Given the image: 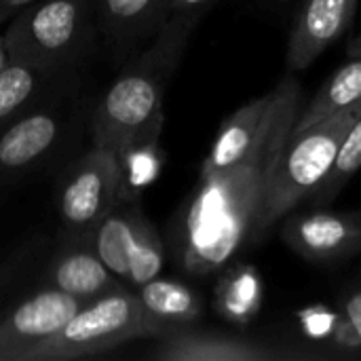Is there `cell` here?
<instances>
[{
  "mask_svg": "<svg viewBox=\"0 0 361 361\" xmlns=\"http://www.w3.org/2000/svg\"><path fill=\"white\" fill-rule=\"evenodd\" d=\"M302 108L298 80L288 74L267 125L245 159L199 186L178 226V260L195 277L224 269L239 252L264 239L262 216L277 161Z\"/></svg>",
  "mask_w": 361,
  "mask_h": 361,
  "instance_id": "cell-1",
  "label": "cell"
},
{
  "mask_svg": "<svg viewBox=\"0 0 361 361\" xmlns=\"http://www.w3.org/2000/svg\"><path fill=\"white\" fill-rule=\"evenodd\" d=\"M201 19L171 15L99 95L91 114L95 146L116 152L135 133L163 125V99Z\"/></svg>",
  "mask_w": 361,
  "mask_h": 361,
  "instance_id": "cell-2",
  "label": "cell"
},
{
  "mask_svg": "<svg viewBox=\"0 0 361 361\" xmlns=\"http://www.w3.org/2000/svg\"><path fill=\"white\" fill-rule=\"evenodd\" d=\"M11 59L78 70L95 36L93 0H34L11 15L2 32Z\"/></svg>",
  "mask_w": 361,
  "mask_h": 361,
  "instance_id": "cell-3",
  "label": "cell"
},
{
  "mask_svg": "<svg viewBox=\"0 0 361 361\" xmlns=\"http://www.w3.org/2000/svg\"><path fill=\"white\" fill-rule=\"evenodd\" d=\"M360 112L361 104L307 129H292L269 188L262 216L264 237L279 224V220L296 212L300 203L313 199L332 171L341 144Z\"/></svg>",
  "mask_w": 361,
  "mask_h": 361,
  "instance_id": "cell-4",
  "label": "cell"
},
{
  "mask_svg": "<svg viewBox=\"0 0 361 361\" xmlns=\"http://www.w3.org/2000/svg\"><path fill=\"white\" fill-rule=\"evenodd\" d=\"M135 338H146L142 309L135 288L121 283L82 302L66 326L30 355V361L80 360L118 349Z\"/></svg>",
  "mask_w": 361,
  "mask_h": 361,
  "instance_id": "cell-5",
  "label": "cell"
},
{
  "mask_svg": "<svg viewBox=\"0 0 361 361\" xmlns=\"http://www.w3.org/2000/svg\"><path fill=\"white\" fill-rule=\"evenodd\" d=\"M78 82L49 95L0 127V184H17L44 167L74 125Z\"/></svg>",
  "mask_w": 361,
  "mask_h": 361,
  "instance_id": "cell-6",
  "label": "cell"
},
{
  "mask_svg": "<svg viewBox=\"0 0 361 361\" xmlns=\"http://www.w3.org/2000/svg\"><path fill=\"white\" fill-rule=\"evenodd\" d=\"M89 237L110 273L131 288L159 277L163 271L165 243L137 201L121 199Z\"/></svg>",
  "mask_w": 361,
  "mask_h": 361,
  "instance_id": "cell-7",
  "label": "cell"
},
{
  "mask_svg": "<svg viewBox=\"0 0 361 361\" xmlns=\"http://www.w3.org/2000/svg\"><path fill=\"white\" fill-rule=\"evenodd\" d=\"M121 201V167L112 150L91 144L57 186V214L63 237L89 235Z\"/></svg>",
  "mask_w": 361,
  "mask_h": 361,
  "instance_id": "cell-8",
  "label": "cell"
},
{
  "mask_svg": "<svg viewBox=\"0 0 361 361\" xmlns=\"http://www.w3.org/2000/svg\"><path fill=\"white\" fill-rule=\"evenodd\" d=\"M152 360L159 361H309L328 357L324 351L294 349L241 334L195 326L154 338Z\"/></svg>",
  "mask_w": 361,
  "mask_h": 361,
  "instance_id": "cell-9",
  "label": "cell"
},
{
  "mask_svg": "<svg viewBox=\"0 0 361 361\" xmlns=\"http://www.w3.org/2000/svg\"><path fill=\"white\" fill-rule=\"evenodd\" d=\"M80 305L82 300L51 286L23 298L0 317V361H30V355L55 336Z\"/></svg>",
  "mask_w": 361,
  "mask_h": 361,
  "instance_id": "cell-10",
  "label": "cell"
},
{
  "mask_svg": "<svg viewBox=\"0 0 361 361\" xmlns=\"http://www.w3.org/2000/svg\"><path fill=\"white\" fill-rule=\"evenodd\" d=\"M281 241L309 262H338L361 252V209L332 212L315 207L288 214Z\"/></svg>",
  "mask_w": 361,
  "mask_h": 361,
  "instance_id": "cell-11",
  "label": "cell"
},
{
  "mask_svg": "<svg viewBox=\"0 0 361 361\" xmlns=\"http://www.w3.org/2000/svg\"><path fill=\"white\" fill-rule=\"evenodd\" d=\"M360 0H300L288 40L290 72L307 70L351 27Z\"/></svg>",
  "mask_w": 361,
  "mask_h": 361,
  "instance_id": "cell-12",
  "label": "cell"
},
{
  "mask_svg": "<svg viewBox=\"0 0 361 361\" xmlns=\"http://www.w3.org/2000/svg\"><path fill=\"white\" fill-rule=\"evenodd\" d=\"M97 34L125 61L140 51L167 21L169 0H93Z\"/></svg>",
  "mask_w": 361,
  "mask_h": 361,
  "instance_id": "cell-13",
  "label": "cell"
},
{
  "mask_svg": "<svg viewBox=\"0 0 361 361\" xmlns=\"http://www.w3.org/2000/svg\"><path fill=\"white\" fill-rule=\"evenodd\" d=\"M42 281L44 286L66 292L82 302L93 300L123 283L97 256L89 235L63 237L47 264Z\"/></svg>",
  "mask_w": 361,
  "mask_h": 361,
  "instance_id": "cell-14",
  "label": "cell"
},
{
  "mask_svg": "<svg viewBox=\"0 0 361 361\" xmlns=\"http://www.w3.org/2000/svg\"><path fill=\"white\" fill-rule=\"evenodd\" d=\"M146 338H161L199 324L205 313L203 296L188 283L171 277H154L135 288Z\"/></svg>",
  "mask_w": 361,
  "mask_h": 361,
  "instance_id": "cell-15",
  "label": "cell"
},
{
  "mask_svg": "<svg viewBox=\"0 0 361 361\" xmlns=\"http://www.w3.org/2000/svg\"><path fill=\"white\" fill-rule=\"evenodd\" d=\"M275 97H277V87H273L269 93H262L245 102L222 123L201 165V180L224 173L226 169H231L233 165H237L241 159L250 154V150L256 146L267 125Z\"/></svg>",
  "mask_w": 361,
  "mask_h": 361,
  "instance_id": "cell-16",
  "label": "cell"
},
{
  "mask_svg": "<svg viewBox=\"0 0 361 361\" xmlns=\"http://www.w3.org/2000/svg\"><path fill=\"white\" fill-rule=\"evenodd\" d=\"M74 82H78V70H59L11 59L0 72V127Z\"/></svg>",
  "mask_w": 361,
  "mask_h": 361,
  "instance_id": "cell-17",
  "label": "cell"
},
{
  "mask_svg": "<svg viewBox=\"0 0 361 361\" xmlns=\"http://www.w3.org/2000/svg\"><path fill=\"white\" fill-rule=\"evenodd\" d=\"M264 302V281L256 267L245 262L226 264L216 290L214 309L233 326H247L256 319Z\"/></svg>",
  "mask_w": 361,
  "mask_h": 361,
  "instance_id": "cell-18",
  "label": "cell"
},
{
  "mask_svg": "<svg viewBox=\"0 0 361 361\" xmlns=\"http://www.w3.org/2000/svg\"><path fill=\"white\" fill-rule=\"evenodd\" d=\"M161 131L163 125L144 129L114 152L121 167V199L137 201V197L159 178L163 169V152L159 146Z\"/></svg>",
  "mask_w": 361,
  "mask_h": 361,
  "instance_id": "cell-19",
  "label": "cell"
},
{
  "mask_svg": "<svg viewBox=\"0 0 361 361\" xmlns=\"http://www.w3.org/2000/svg\"><path fill=\"white\" fill-rule=\"evenodd\" d=\"M349 59L317 89L307 106L300 108L294 129H307L319 121L336 116L361 104V55H347Z\"/></svg>",
  "mask_w": 361,
  "mask_h": 361,
  "instance_id": "cell-20",
  "label": "cell"
},
{
  "mask_svg": "<svg viewBox=\"0 0 361 361\" xmlns=\"http://www.w3.org/2000/svg\"><path fill=\"white\" fill-rule=\"evenodd\" d=\"M361 169V112L360 116L353 121V125L349 127L338 157L334 161L332 171L328 173V178L322 182V186L317 188V192L313 195L311 203L313 207H324L330 205L341 192L343 188L351 182V178Z\"/></svg>",
  "mask_w": 361,
  "mask_h": 361,
  "instance_id": "cell-21",
  "label": "cell"
},
{
  "mask_svg": "<svg viewBox=\"0 0 361 361\" xmlns=\"http://www.w3.org/2000/svg\"><path fill=\"white\" fill-rule=\"evenodd\" d=\"M328 345L347 353L361 349V288L338 309L336 326Z\"/></svg>",
  "mask_w": 361,
  "mask_h": 361,
  "instance_id": "cell-22",
  "label": "cell"
},
{
  "mask_svg": "<svg viewBox=\"0 0 361 361\" xmlns=\"http://www.w3.org/2000/svg\"><path fill=\"white\" fill-rule=\"evenodd\" d=\"M336 317H338V311H332L328 307H309L298 313L300 330L311 341H322V343L330 341L334 326H336Z\"/></svg>",
  "mask_w": 361,
  "mask_h": 361,
  "instance_id": "cell-23",
  "label": "cell"
},
{
  "mask_svg": "<svg viewBox=\"0 0 361 361\" xmlns=\"http://www.w3.org/2000/svg\"><path fill=\"white\" fill-rule=\"evenodd\" d=\"M216 0H169V17H197L203 19Z\"/></svg>",
  "mask_w": 361,
  "mask_h": 361,
  "instance_id": "cell-24",
  "label": "cell"
},
{
  "mask_svg": "<svg viewBox=\"0 0 361 361\" xmlns=\"http://www.w3.org/2000/svg\"><path fill=\"white\" fill-rule=\"evenodd\" d=\"M30 2H34V0H0V13L8 15V19H11V15L15 11H19L21 6H25Z\"/></svg>",
  "mask_w": 361,
  "mask_h": 361,
  "instance_id": "cell-25",
  "label": "cell"
},
{
  "mask_svg": "<svg viewBox=\"0 0 361 361\" xmlns=\"http://www.w3.org/2000/svg\"><path fill=\"white\" fill-rule=\"evenodd\" d=\"M19 260H21V258L17 256V258H13V260H11L8 264H4V267L0 269V286H2L4 281H8V279H11V277L15 275V267L19 264Z\"/></svg>",
  "mask_w": 361,
  "mask_h": 361,
  "instance_id": "cell-26",
  "label": "cell"
},
{
  "mask_svg": "<svg viewBox=\"0 0 361 361\" xmlns=\"http://www.w3.org/2000/svg\"><path fill=\"white\" fill-rule=\"evenodd\" d=\"M11 63V53H8V47H6V40L4 36L0 34V72Z\"/></svg>",
  "mask_w": 361,
  "mask_h": 361,
  "instance_id": "cell-27",
  "label": "cell"
},
{
  "mask_svg": "<svg viewBox=\"0 0 361 361\" xmlns=\"http://www.w3.org/2000/svg\"><path fill=\"white\" fill-rule=\"evenodd\" d=\"M347 55H361V34L360 36H355V38L349 42V47H347Z\"/></svg>",
  "mask_w": 361,
  "mask_h": 361,
  "instance_id": "cell-28",
  "label": "cell"
},
{
  "mask_svg": "<svg viewBox=\"0 0 361 361\" xmlns=\"http://www.w3.org/2000/svg\"><path fill=\"white\" fill-rule=\"evenodd\" d=\"M267 4H275V6H283V4H288V2H292V0H264Z\"/></svg>",
  "mask_w": 361,
  "mask_h": 361,
  "instance_id": "cell-29",
  "label": "cell"
},
{
  "mask_svg": "<svg viewBox=\"0 0 361 361\" xmlns=\"http://www.w3.org/2000/svg\"><path fill=\"white\" fill-rule=\"evenodd\" d=\"M6 21H8V15L0 13V25H2V23H6Z\"/></svg>",
  "mask_w": 361,
  "mask_h": 361,
  "instance_id": "cell-30",
  "label": "cell"
}]
</instances>
